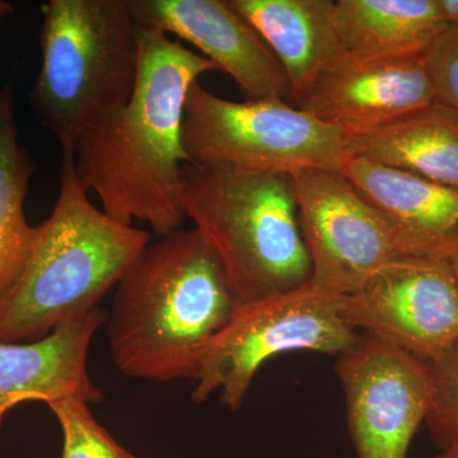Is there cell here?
I'll return each mask as SVG.
<instances>
[{
  "instance_id": "cell-21",
  "label": "cell",
  "mask_w": 458,
  "mask_h": 458,
  "mask_svg": "<svg viewBox=\"0 0 458 458\" xmlns=\"http://www.w3.org/2000/svg\"><path fill=\"white\" fill-rule=\"evenodd\" d=\"M434 102L458 111V23L443 30L423 57Z\"/></svg>"
},
{
  "instance_id": "cell-8",
  "label": "cell",
  "mask_w": 458,
  "mask_h": 458,
  "mask_svg": "<svg viewBox=\"0 0 458 458\" xmlns=\"http://www.w3.org/2000/svg\"><path fill=\"white\" fill-rule=\"evenodd\" d=\"M291 176L311 282L319 291L335 298L355 293L391 262L412 256L384 214L342 172Z\"/></svg>"
},
{
  "instance_id": "cell-25",
  "label": "cell",
  "mask_w": 458,
  "mask_h": 458,
  "mask_svg": "<svg viewBox=\"0 0 458 458\" xmlns=\"http://www.w3.org/2000/svg\"><path fill=\"white\" fill-rule=\"evenodd\" d=\"M434 458H458L456 454H438Z\"/></svg>"
},
{
  "instance_id": "cell-2",
  "label": "cell",
  "mask_w": 458,
  "mask_h": 458,
  "mask_svg": "<svg viewBox=\"0 0 458 458\" xmlns=\"http://www.w3.org/2000/svg\"><path fill=\"white\" fill-rule=\"evenodd\" d=\"M114 292L107 333L114 366L159 384L195 379L205 348L238 306L218 256L195 228L149 243Z\"/></svg>"
},
{
  "instance_id": "cell-1",
  "label": "cell",
  "mask_w": 458,
  "mask_h": 458,
  "mask_svg": "<svg viewBox=\"0 0 458 458\" xmlns=\"http://www.w3.org/2000/svg\"><path fill=\"white\" fill-rule=\"evenodd\" d=\"M140 72L131 99L78 138V179L114 221L143 222L159 236L181 228L186 98L199 78L218 71L167 33L140 27Z\"/></svg>"
},
{
  "instance_id": "cell-13",
  "label": "cell",
  "mask_w": 458,
  "mask_h": 458,
  "mask_svg": "<svg viewBox=\"0 0 458 458\" xmlns=\"http://www.w3.org/2000/svg\"><path fill=\"white\" fill-rule=\"evenodd\" d=\"M101 309L77 316L31 343H0V427L9 410L29 401L50 403L78 397L98 405L104 391L90 379L87 358L106 322Z\"/></svg>"
},
{
  "instance_id": "cell-16",
  "label": "cell",
  "mask_w": 458,
  "mask_h": 458,
  "mask_svg": "<svg viewBox=\"0 0 458 458\" xmlns=\"http://www.w3.org/2000/svg\"><path fill=\"white\" fill-rule=\"evenodd\" d=\"M351 157L458 189V111L434 102L351 140Z\"/></svg>"
},
{
  "instance_id": "cell-9",
  "label": "cell",
  "mask_w": 458,
  "mask_h": 458,
  "mask_svg": "<svg viewBox=\"0 0 458 458\" xmlns=\"http://www.w3.org/2000/svg\"><path fill=\"white\" fill-rule=\"evenodd\" d=\"M358 458H406L432 403L429 363L360 333L336 355Z\"/></svg>"
},
{
  "instance_id": "cell-22",
  "label": "cell",
  "mask_w": 458,
  "mask_h": 458,
  "mask_svg": "<svg viewBox=\"0 0 458 458\" xmlns=\"http://www.w3.org/2000/svg\"><path fill=\"white\" fill-rule=\"evenodd\" d=\"M437 8L445 25H457L458 23V0H436Z\"/></svg>"
},
{
  "instance_id": "cell-4",
  "label": "cell",
  "mask_w": 458,
  "mask_h": 458,
  "mask_svg": "<svg viewBox=\"0 0 458 458\" xmlns=\"http://www.w3.org/2000/svg\"><path fill=\"white\" fill-rule=\"evenodd\" d=\"M181 204L218 256L238 306L311 280L291 174L186 164Z\"/></svg>"
},
{
  "instance_id": "cell-24",
  "label": "cell",
  "mask_w": 458,
  "mask_h": 458,
  "mask_svg": "<svg viewBox=\"0 0 458 458\" xmlns=\"http://www.w3.org/2000/svg\"><path fill=\"white\" fill-rule=\"evenodd\" d=\"M452 269L454 271V276H456L457 282H458V250L456 252H454V255L450 258Z\"/></svg>"
},
{
  "instance_id": "cell-19",
  "label": "cell",
  "mask_w": 458,
  "mask_h": 458,
  "mask_svg": "<svg viewBox=\"0 0 458 458\" xmlns=\"http://www.w3.org/2000/svg\"><path fill=\"white\" fill-rule=\"evenodd\" d=\"M63 433L62 458H138L111 436L78 397L47 403Z\"/></svg>"
},
{
  "instance_id": "cell-10",
  "label": "cell",
  "mask_w": 458,
  "mask_h": 458,
  "mask_svg": "<svg viewBox=\"0 0 458 458\" xmlns=\"http://www.w3.org/2000/svg\"><path fill=\"white\" fill-rule=\"evenodd\" d=\"M336 303L352 330L427 363L458 340V282L450 259L405 256Z\"/></svg>"
},
{
  "instance_id": "cell-14",
  "label": "cell",
  "mask_w": 458,
  "mask_h": 458,
  "mask_svg": "<svg viewBox=\"0 0 458 458\" xmlns=\"http://www.w3.org/2000/svg\"><path fill=\"white\" fill-rule=\"evenodd\" d=\"M342 174L396 229L412 256L458 250V189L351 157Z\"/></svg>"
},
{
  "instance_id": "cell-11",
  "label": "cell",
  "mask_w": 458,
  "mask_h": 458,
  "mask_svg": "<svg viewBox=\"0 0 458 458\" xmlns=\"http://www.w3.org/2000/svg\"><path fill=\"white\" fill-rule=\"evenodd\" d=\"M434 104L423 59L377 57L342 51L297 105L349 137L369 134Z\"/></svg>"
},
{
  "instance_id": "cell-17",
  "label": "cell",
  "mask_w": 458,
  "mask_h": 458,
  "mask_svg": "<svg viewBox=\"0 0 458 458\" xmlns=\"http://www.w3.org/2000/svg\"><path fill=\"white\" fill-rule=\"evenodd\" d=\"M334 20L344 51L423 59L447 27L436 0H337Z\"/></svg>"
},
{
  "instance_id": "cell-18",
  "label": "cell",
  "mask_w": 458,
  "mask_h": 458,
  "mask_svg": "<svg viewBox=\"0 0 458 458\" xmlns=\"http://www.w3.org/2000/svg\"><path fill=\"white\" fill-rule=\"evenodd\" d=\"M36 165L18 140L12 87L0 89V301L22 273L36 227L29 225L25 200Z\"/></svg>"
},
{
  "instance_id": "cell-3",
  "label": "cell",
  "mask_w": 458,
  "mask_h": 458,
  "mask_svg": "<svg viewBox=\"0 0 458 458\" xmlns=\"http://www.w3.org/2000/svg\"><path fill=\"white\" fill-rule=\"evenodd\" d=\"M63 157L60 190L49 218L36 227L25 267L0 301V343H31L69 319L98 309L150 243L89 200Z\"/></svg>"
},
{
  "instance_id": "cell-15",
  "label": "cell",
  "mask_w": 458,
  "mask_h": 458,
  "mask_svg": "<svg viewBox=\"0 0 458 458\" xmlns=\"http://www.w3.org/2000/svg\"><path fill=\"white\" fill-rule=\"evenodd\" d=\"M284 69L297 106L319 72L342 53L334 0H228Z\"/></svg>"
},
{
  "instance_id": "cell-23",
  "label": "cell",
  "mask_w": 458,
  "mask_h": 458,
  "mask_svg": "<svg viewBox=\"0 0 458 458\" xmlns=\"http://www.w3.org/2000/svg\"><path fill=\"white\" fill-rule=\"evenodd\" d=\"M13 12V5H12L11 3L5 2V0H0V22H2L5 17L11 16Z\"/></svg>"
},
{
  "instance_id": "cell-7",
  "label": "cell",
  "mask_w": 458,
  "mask_h": 458,
  "mask_svg": "<svg viewBox=\"0 0 458 458\" xmlns=\"http://www.w3.org/2000/svg\"><path fill=\"white\" fill-rule=\"evenodd\" d=\"M336 302L310 280L293 291L237 306L201 355L192 399L204 403L218 393L223 405L234 411L271 358L291 352L337 355L345 351L358 331L340 318Z\"/></svg>"
},
{
  "instance_id": "cell-6",
  "label": "cell",
  "mask_w": 458,
  "mask_h": 458,
  "mask_svg": "<svg viewBox=\"0 0 458 458\" xmlns=\"http://www.w3.org/2000/svg\"><path fill=\"white\" fill-rule=\"evenodd\" d=\"M190 165L238 170L342 172L351 158V137L283 98L234 102L197 82L190 89L182 123Z\"/></svg>"
},
{
  "instance_id": "cell-5",
  "label": "cell",
  "mask_w": 458,
  "mask_h": 458,
  "mask_svg": "<svg viewBox=\"0 0 458 458\" xmlns=\"http://www.w3.org/2000/svg\"><path fill=\"white\" fill-rule=\"evenodd\" d=\"M41 13V66L30 101L63 157H73L84 129L131 99L140 26L128 0H49Z\"/></svg>"
},
{
  "instance_id": "cell-20",
  "label": "cell",
  "mask_w": 458,
  "mask_h": 458,
  "mask_svg": "<svg viewBox=\"0 0 458 458\" xmlns=\"http://www.w3.org/2000/svg\"><path fill=\"white\" fill-rule=\"evenodd\" d=\"M429 367L432 403L426 424L439 454L458 456V340Z\"/></svg>"
},
{
  "instance_id": "cell-12",
  "label": "cell",
  "mask_w": 458,
  "mask_h": 458,
  "mask_svg": "<svg viewBox=\"0 0 458 458\" xmlns=\"http://www.w3.org/2000/svg\"><path fill=\"white\" fill-rule=\"evenodd\" d=\"M140 27L177 36L228 74L247 101L289 99L284 69L228 0H128Z\"/></svg>"
}]
</instances>
